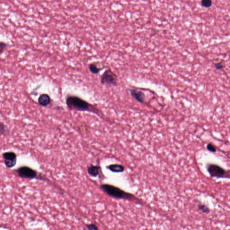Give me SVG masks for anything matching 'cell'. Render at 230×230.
I'll use <instances>...</instances> for the list:
<instances>
[{"label": "cell", "mask_w": 230, "mask_h": 230, "mask_svg": "<svg viewBox=\"0 0 230 230\" xmlns=\"http://www.w3.org/2000/svg\"><path fill=\"white\" fill-rule=\"evenodd\" d=\"M66 102L68 108L71 110L93 112H95L96 110L91 104L77 96L69 95L66 98Z\"/></svg>", "instance_id": "6da1fadb"}, {"label": "cell", "mask_w": 230, "mask_h": 230, "mask_svg": "<svg viewBox=\"0 0 230 230\" xmlns=\"http://www.w3.org/2000/svg\"><path fill=\"white\" fill-rule=\"evenodd\" d=\"M101 188L107 194L110 196L118 199H131L132 195L127 193L119 188L109 184H103L101 185Z\"/></svg>", "instance_id": "7a4b0ae2"}, {"label": "cell", "mask_w": 230, "mask_h": 230, "mask_svg": "<svg viewBox=\"0 0 230 230\" xmlns=\"http://www.w3.org/2000/svg\"><path fill=\"white\" fill-rule=\"evenodd\" d=\"M117 80V75L110 69L106 70L101 77V83L103 84L116 86Z\"/></svg>", "instance_id": "3957f363"}, {"label": "cell", "mask_w": 230, "mask_h": 230, "mask_svg": "<svg viewBox=\"0 0 230 230\" xmlns=\"http://www.w3.org/2000/svg\"><path fill=\"white\" fill-rule=\"evenodd\" d=\"M208 172L213 177L230 178L229 174L220 166L215 164H210L207 167Z\"/></svg>", "instance_id": "277c9868"}, {"label": "cell", "mask_w": 230, "mask_h": 230, "mask_svg": "<svg viewBox=\"0 0 230 230\" xmlns=\"http://www.w3.org/2000/svg\"><path fill=\"white\" fill-rule=\"evenodd\" d=\"M15 171L21 178L33 179L37 177V173L35 170L27 166L20 167Z\"/></svg>", "instance_id": "5b68a950"}, {"label": "cell", "mask_w": 230, "mask_h": 230, "mask_svg": "<svg viewBox=\"0 0 230 230\" xmlns=\"http://www.w3.org/2000/svg\"><path fill=\"white\" fill-rule=\"evenodd\" d=\"M16 155L13 152H6L3 154L4 163L6 167L11 168L16 164L17 159Z\"/></svg>", "instance_id": "8992f818"}, {"label": "cell", "mask_w": 230, "mask_h": 230, "mask_svg": "<svg viewBox=\"0 0 230 230\" xmlns=\"http://www.w3.org/2000/svg\"><path fill=\"white\" fill-rule=\"evenodd\" d=\"M131 96L134 99L141 103H143L145 100V95L144 93L137 90H129Z\"/></svg>", "instance_id": "52a82bcc"}, {"label": "cell", "mask_w": 230, "mask_h": 230, "mask_svg": "<svg viewBox=\"0 0 230 230\" xmlns=\"http://www.w3.org/2000/svg\"><path fill=\"white\" fill-rule=\"evenodd\" d=\"M38 102L40 105L45 107L49 105L51 103V98L48 94H44L40 95Z\"/></svg>", "instance_id": "ba28073f"}, {"label": "cell", "mask_w": 230, "mask_h": 230, "mask_svg": "<svg viewBox=\"0 0 230 230\" xmlns=\"http://www.w3.org/2000/svg\"><path fill=\"white\" fill-rule=\"evenodd\" d=\"M100 167L99 166H95L91 164L88 168V172L89 174L92 177H97L100 173Z\"/></svg>", "instance_id": "9c48e42d"}, {"label": "cell", "mask_w": 230, "mask_h": 230, "mask_svg": "<svg viewBox=\"0 0 230 230\" xmlns=\"http://www.w3.org/2000/svg\"><path fill=\"white\" fill-rule=\"evenodd\" d=\"M108 169L114 173L123 172L124 170L123 166L118 164H111L108 166Z\"/></svg>", "instance_id": "30bf717a"}, {"label": "cell", "mask_w": 230, "mask_h": 230, "mask_svg": "<svg viewBox=\"0 0 230 230\" xmlns=\"http://www.w3.org/2000/svg\"><path fill=\"white\" fill-rule=\"evenodd\" d=\"M89 68L90 71L93 74H98L102 69L101 68H98L97 65L94 63L90 64L89 66Z\"/></svg>", "instance_id": "8fae6325"}, {"label": "cell", "mask_w": 230, "mask_h": 230, "mask_svg": "<svg viewBox=\"0 0 230 230\" xmlns=\"http://www.w3.org/2000/svg\"><path fill=\"white\" fill-rule=\"evenodd\" d=\"M198 208L202 212L204 213H208L210 212L209 208L204 204H199V206H198Z\"/></svg>", "instance_id": "7c38bea8"}, {"label": "cell", "mask_w": 230, "mask_h": 230, "mask_svg": "<svg viewBox=\"0 0 230 230\" xmlns=\"http://www.w3.org/2000/svg\"><path fill=\"white\" fill-rule=\"evenodd\" d=\"M201 4L204 7L208 8L211 6L212 2L210 0H202L201 2Z\"/></svg>", "instance_id": "4fadbf2b"}, {"label": "cell", "mask_w": 230, "mask_h": 230, "mask_svg": "<svg viewBox=\"0 0 230 230\" xmlns=\"http://www.w3.org/2000/svg\"><path fill=\"white\" fill-rule=\"evenodd\" d=\"M7 44L3 42H1L0 43V53L1 54H2V53L7 48Z\"/></svg>", "instance_id": "5bb4252c"}, {"label": "cell", "mask_w": 230, "mask_h": 230, "mask_svg": "<svg viewBox=\"0 0 230 230\" xmlns=\"http://www.w3.org/2000/svg\"><path fill=\"white\" fill-rule=\"evenodd\" d=\"M207 148L208 150L210 151L211 152H215L216 151V148L212 143L208 144L207 146Z\"/></svg>", "instance_id": "9a60e30c"}, {"label": "cell", "mask_w": 230, "mask_h": 230, "mask_svg": "<svg viewBox=\"0 0 230 230\" xmlns=\"http://www.w3.org/2000/svg\"><path fill=\"white\" fill-rule=\"evenodd\" d=\"M88 230H99L98 227L94 224H90L87 225Z\"/></svg>", "instance_id": "2e32d148"}, {"label": "cell", "mask_w": 230, "mask_h": 230, "mask_svg": "<svg viewBox=\"0 0 230 230\" xmlns=\"http://www.w3.org/2000/svg\"><path fill=\"white\" fill-rule=\"evenodd\" d=\"M214 66H215L216 69L219 70L222 69L223 68H224V66L221 63H215Z\"/></svg>", "instance_id": "e0dca14e"}]
</instances>
